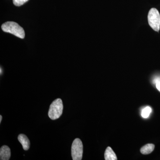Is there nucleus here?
I'll return each instance as SVG.
<instances>
[{
    "label": "nucleus",
    "instance_id": "1",
    "mask_svg": "<svg viewBox=\"0 0 160 160\" xmlns=\"http://www.w3.org/2000/svg\"><path fill=\"white\" fill-rule=\"evenodd\" d=\"M2 29L5 32L11 33L20 38L23 39L25 38L24 29L15 22H7L4 23L2 25Z\"/></svg>",
    "mask_w": 160,
    "mask_h": 160
},
{
    "label": "nucleus",
    "instance_id": "2",
    "mask_svg": "<svg viewBox=\"0 0 160 160\" xmlns=\"http://www.w3.org/2000/svg\"><path fill=\"white\" fill-rule=\"evenodd\" d=\"M63 109V105L62 99H57L50 105L48 116L52 120L57 119L62 114Z\"/></svg>",
    "mask_w": 160,
    "mask_h": 160
},
{
    "label": "nucleus",
    "instance_id": "3",
    "mask_svg": "<svg viewBox=\"0 0 160 160\" xmlns=\"http://www.w3.org/2000/svg\"><path fill=\"white\" fill-rule=\"evenodd\" d=\"M148 22L149 26L155 31L158 32L160 29V15L155 8H152L148 15Z\"/></svg>",
    "mask_w": 160,
    "mask_h": 160
},
{
    "label": "nucleus",
    "instance_id": "4",
    "mask_svg": "<svg viewBox=\"0 0 160 160\" xmlns=\"http://www.w3.org/2000/svg\"><path fill=\"white\" fill-rule=\"evenodd\" d=\"M83 144L79 138L75 139L71 147V155L73 160H81L82 158Z\"/></svg>",
    "mask_w": 160,
    "mask_h": 160
},
{
    "label": "nucleus",
    "instance_id": "5",
    "mask_svg": "<svg viewBox=\"0 0 160 160\" xmlns=\"http://www.w3.org/2000/svg\"><path fill=\"white\" fill-rule=\"evenodd\" d=\"M11 156L10 148L8 146H3L0 149V159L9 160Z\"/></svg>",
    "mask_w": 160,
    "mask_h": 160
},
{
    "label": "nucleus",
    "instance_id": "6",
    "mask_svg": "<svg viewBox=\"0 0 160 160\" xmlns=\"http://www.w3.org/2000/svg\"><path fill=\"white\" fill-rule=\"evenodd\" d=\"M18 140L22 146L23 149L27 150L30 147V142L28 138L26 135L23 134H20L18 137Z\"/></svg>",
    "mask_w": 160,
    "mask_h": 160
},
{
    "label": "nucleus",
    "instance_id": "7",
    "mask_svg": "<svg viewBox=\"0 0 160 160\" xmlns=\"http://www.w3.org/2000/svg\"><path fill=\"white\" fill-rule=\"evenodd\" d=\"M105 159L106 160H117L116 155L111 147H107L105 152Z\"/></svg>",
    "mask_w": 160,
    "mask_h": 160
},
{
    "label": "nucleus",
    "instance_id": "8",
    "mask_svg": "<svg viewBox=\"0 0 160 160\" xmlns=\"http://www.w3.org/2000/svg\"><path fill=\"white\" fill-rule=\"evenodd\" d=\"M154 145L152 144H146L145 146H143L141 149V153L143 154H148L151 153L154 150Z\"/></svg>",
    "mask_w": 160,
    "mask_h": 160
},
{
    "label": "nucleus",
    "instance_id": "9",
    "mask_svg": "<svg viewBox=\"0 0 160 160\" xmlns=\"http://www.w3.org/2000/svg\"><path fill=\"white\" fill-rule=\"evenodd\" d=\"M152 112L151 108L149 106H147L143 109L142 112V116L143 118H147L149 117V115Z\"/></svg>",
    "mask_w": 160,
    "mask_h": 160
},
{
    "label": "nucleus",
    "instance_id": "10",
    "mask_svg": "<svg viewBox=\"0 0 160 160\" xmlns=\"http://www.w3.org/2000/svg\"><path fill=\"white\" fill-rule=\"evenodd\" d=\"M29 0H13V4L15 6H20L25 4Z\"/></svg>",
    "mask_w": 160,
    "mask_h": 160
},
{
    "label": "nucleus",
    "instance_id": "11",
    "mask_svg": "<svg viewBox=\"0 0 160 160\" xmlns=\"http://www.w3.org/2000/svg\"><path fill=\"white\" fill-rule=\"evenodd\" d=\"M156 88H157L158 90L160 92V81L156 83Z\"/></svg>",
    "mask_w": 160,
    "mask_h": 160
},
{
    "label": "nucleus",
    "instance_id": "12",
    "mask_svg": "<svg viewBox=\"0 0 160 160\" xmlns=\"http://www.w3.org/2000/svg\"><path fill=\"white\" fill-rule=\"evenodd\" d=\"M2 116L0 115V123H1V122H2Z\"/></svg>",
    "mask_w": 160,
    "mask_h": 160
}]
</instances>
